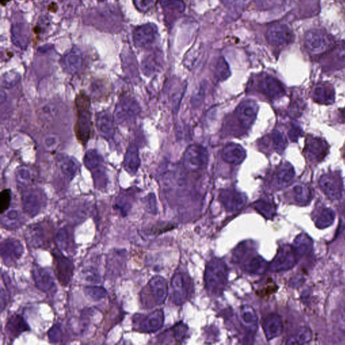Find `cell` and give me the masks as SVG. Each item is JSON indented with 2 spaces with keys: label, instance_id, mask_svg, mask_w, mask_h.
I'll return each mask as SVG.
<instances>
[{
  "label": "cell",
  "instance_id": "b9f144b4",
  "mask_svg": "<svg viewBox=\"0 0 345 345\" xmlns=\"http://www.w3.org/2000/svg\"><path fill=\"white\" fill-rule=\"evenodd\" d=\"M7 305V296L3 288L1 290V312L3 311Z\"/></svg>",
  "mask_w": 345,
  "mask_h": 345
},
{
  "label": "cell",
  "instance_id": "d6a6232c",
  "mask_svg": "<svg viewBox=\"0 0 345 345\" xmlns=\"http://www.w3.org/2000/svg\"><path fill=\"white\" fill-rule=\"evenodd\" d=\"M272 140L276 151L279 154L282 153L287 146V141L285 136L279 131L275 130L272 132Z\"/></svg>",
  "mask_w": 345,
  "mask_h": 345
},
{
  "label": "cell",
  "instance_id": "8d00e7d4",
  "mask_svg": "<svg viewBox=\"0 0 345 345\" xmlns=\"http://www.w3.org/2000/svg\"><path fill=\"white\" fill-rule=\"evenodd\" d=\"M157 0H134L136 8L141 12H146L155 5Z\"/></svg>",
  "mask_w": 345,
  "mask_h": 345
},
{
  "label": "cell",
  "instance_id": "836d02e7",
  "mask_svg": "<svg viewBox=\"0 0 345 345\" xmlns=\"http://www.w3.org/2000/svg\"><path fill=\"white\" fill-rule=\"evenodd\" d=\"M264 263L259 257H254L245 266L246 271L252 274L262 273L264 269Z\"/></svg>",
  "mask_w": 345,
  "mask_h": 345
},
{
  "label": "cell",
  "instance_id": "7c38bea8",
  "mask_svg": "<svg viewBox=\"0 0 345 345\" xmlns=\"http://www.w3.org/2000/svg\"><path fill=\"white\" fill-rule=\"evenodd\" d=\"M157 34V27L154 24H146L137 27L133 34L134 44L139 47L149 46L155 41Z\"/></svg>",
  "mask_w": 345,
  "mask_h": 345
},
{
  "label": "cell",
  "instance_id": "484cf974",
  "mask_svg": "<svg viewBox=\"0 0 345 345\" xmlns=\"http://www.w3.org/2000/svg\"><path fill=\"white\" fill-rule=\"evenodd\" d=\"M240 321L242 324L249 327L250 330L256 331V328L257 325V316L256 315L255 312L251 308H241L240 312Z\"/></svg>",
  "mask_w": 345,
  "mask_h": 345
},
{
  "label": "cell",
  "instance_id": "9a60e30c",
  "mask_svg": "<svg viewBox=\"0 0 345 345\" xmlns=\"http://www.w3.org/2000/svg\"><path fill=\"white\" fill-rule=\"evenodd\" d=\"M147 293L152 295L154 306L162 304L168 295V285L162 277H155L150 280L146 288Z\"/></svg>",
  "mask_w": 345,
  "mask_h": 345
},
{
  "label": "cell",
  "instance_id": "1f68e13d",
  "mask_svg": "<svg viewBox=\"0 0 345 345\" xmlns=\"http://www.w3.org/2000/svg\"><path fill=\"white\" fill-rule=\"evenodd\" d=\"M64 61L65 64L68 65V67H71V68L74 69L77 68L82 62L81 53L77 50H71L68 54L65 55Z\"/></svg>",
  "mask_w": 345,
  "mask_h": 345
},
{
  "label": "cell",
  "instance_id": "52a82bcc",
  "mask_svg": "<svg viewBox=\"0 0 345 345\" xmlns=\"http://www.w3.org/2000/svg\"><path fill=\"white\" fill-rule=\"evenodd\" d=\"M53 256L55 261L56 274L58 281L63 286H68L73 277V262L70 259L64 257L59 250H54Z\"/></svg>",
  "mask_w": 345,
  "mask_h": 345
},
{
  "label": "cell",
  "instance_id": "ab89813d",
  "mask_svg": "<svg viewBox=\"0 0 345 345\" xmlns=\"http://www.w3.org/2000/svg\"><path fill=\"white\" fill-rule=\"evenodd\" d=\"M338 314H339L338 321H339V326L341 329L345 332V303L340 307Z\"/></svg>",
  "mask_w": 345,
  "mask_h": 345
},
{
  "label": "cell",
  "instance_id": "30bf717a",
  "mask_svg": "<svg viewBox=\"0 0 345 345\" xmlns=\"http://www.w3.org/2000/svg\"><path fill=\"white\" fill-rule=\"evenodd\" d=\"M172 299L176 304H183L190 297L191 283L185 275L176 274L172 279Z\"/></svg>",
  "mask_w": 345,
  "mask_h": 345
},
{
  "label": "cell",
  "instance_id": "83f0119b",
  "mask_svg": "<svg viewBox=\"0 0 345 345\" xmlns=\"http://www.w3.org/2000/svg\"><path fill=\"white\" fill-rule=\"evenodd\" d=\"M216 79L219 81H225L230 77V66L225 58L221 57L218 59L215 70Z\"/></svg>",
  "mask_w": 345,
  "mask_h": 345
},
{
  "label": "cell",
  "instance_id": "2e32d148",
  "mask_svg": "<svg viewBox=\"0 0 345 345\" xmlns=\"http://www.w3.org/2000/svg\"><path fill=\"white\" fill-rule=\"evenodd\" d=\"M220 201L229 211L240 209L246 202V197L235 190H223L220 194Z\"/></svg>",
  "mask_w": 345,
  "mask_h": 345
},
{
  "label": "cell",
  "instance_id": "6da1fadb",
  "mask_svg": "<svg viewBox=\"0 0 345 345\" xmlns=\"http://www.w3.org/2000/svg\"><path fill=\"white\" fill-rule=\"evenodd\" d=\"M76 121L74 131L76 139L83 146H86L92 132L90 100L84 91H81L75 99Z\"/></svg>",
  "mask_w": 345,
  "mask_h": 345
},
{
  "label": "cell",
  "instance_id": "8992f818",
  "mask_svg": "<svg viewBox=\"0 0 345 345\" xmlns=\"http://www.w3.org/2000/svg\"><path fill=\"white\" fill-rule=\"evenodd\" d=\"M323 67L326 71H334L345 67V42L341 41L322 56Z\"/></svg>",
  "mask_w": 345,
  "mask_h": 345
},
{
  "label": "cell",
  "instance_id": "60d3db41",
  "mask_svg": "<svg viewBox=\"0 0 345 345\" xmlns=\"http://www.w3.org/2000/svg\"><path fill=\"white\" fill-rule=\"evenodd\" d=\"M292 127H293V128L290 129L289 132L290 139L293 141H295L297 139V138H298V136L300 135L301 130H299V128H297V126H293Z\"/></svg>",
  "mask_w": 345,
  "mask_h": 345
},
{
  "label": "cell",
  "instance_id": "5b68a950",
  "mask_svg": "<svg viewBox=\"0 0 345 345\" xmlns=\"http://www.w3.org/2000/svg\"><path fill=\"white\" fill-rule=\"evenodd\" d=\"M208 159V152L204 147L193 144L189 146L185 152L183 164L187 170L195 172L206 166Z\"/></svg>",
  "mask_w": 345,
  "mask_h": 345
},
{
  "label": "cell",
  "instance_id": "7402d4cb",
  "mask_svg": "<svg viewBox=\"0 0 345 345\" xmlns=\"http://www.w3.org/2000/svg\"><path fill=\"white\" fill-rule=\"evenodd\" d=\"M12 40L14 44L25 49L29 44L28 28L23 23H16L12 27Z\"/></svg>",
  "mask_w": 345,
  "mask_h": 345
},
{
  "label": "cell",
  "instance_id": "3957f363",
  "mask_svg": "<svg viewBox=\"0 0 345 345\" xmlns=\"http://www.w3.org/2000/svg\"><path fill=\"white\" fill-rule=\"evenodd\" d=\"M305 47L311 55H322L335 44L333 38L319 29H312L307 32L304 39Z\"/></svg>",
  "mask_w": 345,
  "mask_h": 345
},
{
  "label": "cell",
  "instance_id": "8fae6325",
  "mask_svg": "<svg viewBox=\"0 0 345 345\" xmlns=\"http://www.w3.org/2000/svg\"><path fill=\"white\" fill-rule=\"evenodd\" d=\"M259 112V106L255 101L247 100L238 105L236 109V115L241 125L245 128L251 127L256 119Z\"/></svg>",
  "mask_w": 345,
  "mask_h": 345
},
{
  "label": "cell",
  "instance_id": "d6986e66",
  "mask_svg": "<svg viewBox=\"0 0 345 345\" xmlns=\"http://www.w3.org/2000/svg\"><path fill=\"white\" fill-rule=\"evenodd\" d=\"M30 330L29 325L21 316L14 314L5 325V332L10 339H15L24 332Z\"/></svg>",
  "mask_w": 345,
  "mask_h": 345
},
{
  "label": "cell",
  "instance_id": "4fadbf2b",
  "mask_svg": "<svg viewBox=\"0 0 345 345\" xmlns=\"http://www.w3.org/2000/svg\"><path fill=\"white\" fill-rule=\"evenodd\" d=\"M32 278L36 286L43 292L50 293L55 290V279L50 270L38 266H34Z\"/></svg>",
  "mask_w": 345,
  "mask_h": 345
},
{
  "label": "cell",
  "instance_id": "cb8c5ba5",
  "mask_svg": "<svg viewBox=\"0 0 345 345\" xmlns=\"http://www.w3.org/2000/svg\"><path fill=\"white\" fill-rule=\"evenodd\" d=\"M24 219L22 218L19 212L16 210H10L1 215V223L3 228L9 230H15L21 228L24 224Z\"/></svg>",
  "mask_w": 345,
  "mask_h": 345
},
{
  "label": "cell",
  "instance_id": "e575fe53",
  "mask_svg": "<svg viewBox=\"0 0 345 345\" xmlns=\"http://www.w3.org/2000/svg\"><path fill=\"white\" fill-rule=\"evenodd\" d=\"M63 332L60 325L56 324L48 332V337L51 343H59L63 341Z\"/></svg>",
  "mask_w": 345,
  "mask_h": 345
},
{
  "label": "cell",
  "instance_id": "277c9868",
  "mask_svg": "<svg viewBox=\"0 0 345 345\" xmlns=\"http://www.w3.org/2000/svg\"><path fill=\"white\" fill-rule=\"evenodd\" d=\"M25 239L30 247L35 248L48 246L51 241V232L47 223L30 225L25 230Z\"/></svg>",
  "mask_w": 345,
  "mask_h": 345
},
{
  "label": "cell",
  "instance_id": "d4e9b609",
  "mask_svg": "<svg viewBox=\"0 0 345 345\" xmlns=\"http://www.w3.org/2000/svg\"><path fill=\"white\" fill-rule=\"evenodd\" d=\"M294 175L293 168L289 164H285L279 170L276 175V182L278 186L285 187L288 186L293 180Z\"/></svg>",
  "mask_w": 345,
  "mask_h": 345
},
{
  "label": "cell",
  "instance_id": "4316f807",
  "mask_svg": "<svg viewBox=\"0 0 345 345\" xmlns=\"http://www.w3.org/2000/svg\"><path fill=\"white\" fill-rule=\"evenodd\" d=\"M341 176L336 173H328L320 178V185L328 191L337 190L341 186Z\"/></svg>",
  "mask_w": 345,
  "mask_h": 345
},
{
  "label": "cell",
  "instance_id": "9c48e42d",
  "mask_svg": "<svg viewBox=\"0 0 345 345\" xmlns=\"http://www.w3.org/2000/svg\"><path fill=\"white\" fill-rule=\"evenodd\" d=\"M24 253V248L21 241L13 238L5 239L1 243V256L3 262L7 266L16 264Z\"/></svg>",
  "mask_w": 345,
  "mask_h": 345
},
{
  "label": "cell",
  "instance_id": "603a6c76",
  "mask_svg": "<svg viewBox=\"0 0 345 345\" xmlns=\"http://www.w3.org/2000/svg\"><path fill=\"white\" fill-rule=\"evenodd\" d=\"M23 201L24 210L29 217H35L41 211L42 202L39 196L29 194L24 196Z\"/></svg>",
  "mask_w": 345,
  "mask_h": 345
},
{
  "label": "cell",
  "instance_id": "4dcf8cb0",
  "mask_svg": "<svg viewBox=\"0 0 345 345\" xmlns=\"http://www.w3.org/2000/svg\"><path fill=\"white\" fill-rule=\"evenodd\" d=\"M55 242L59 250L67 251L70 243V234L68 230L65 229L58 230L56 235Z\"/></svg>",
  "mask_w": 345,
  "mask_h": 345
},
{
  "label": "cell",
  "instance_id": "ffe728a7",
  "mask_svg": "<svg viewBox=\"0 0 345 345\" xmlns=\"http://www.w3.org/2000/svg\"><path fill=\"white\" fill-rule=\"evenodd\" d=\"M163 322V312L161 310H157L142 319L139 324V329L142 332L148 333L156 332L162 327Z\"/></svg>",
  "mask_w": 345,
  "mask_h": 345
},
{
  "label": "cell",
  "instance_id": "f546056e",
  "mask_svg": "<svg viewBox=\"0 0 345 345\" xmlns=\"http://www.w3.org/2000/svg\"><path fill=\"white\" fill-rule=\"evenodd\" d=\"M85 293L94 301L101 300L108 295L107 290L100 286H87L85 288Z\"/></svg>",
  "mask_w": 345,
  "mask_h": 345
},
{
  "label": "cell",
  "instance_id": "74e56055",
  "mask_svg": "<svg viewBox=\"0 0 345 345\" xmlns=\"http://www.w3.org/2000/svg\"><path fill=\"white\" fill-rule=\"evenodd\" d=\"M84 277L85 280L88 281V282L93 283L101 282V278H100L99 274L98 273L97 270L92 269V268H88V269L85 270Z\"/></svg>",
  "mask_w": 345,
  "mask_h": 345
},
{
  "label": "cell",
  "instance_id": "d590c367",
  "mask_svg": "<svg viewBox=\"0 0 345 345\" xmlns=\"http://www.w3.org/2000/svg\"><path fill=\"white\" fill-rule=\"evenodd\" d=\"M11 202V191L5 189L1 192L0 195V212L1 215L8 210Z\"/></svg>",
  "mask_w": 345,
  "mask_h": 345
},
{
  "label": "cell",
  "instance_id": "44dd1931",
  "mask_svg": "<svg viewBox=\"0 0 345 345\" xmlns=\"http://www.w3.org/2000/svg\"><path fill=\"white\" fill-rule=\"evenodd\" d=\"M313 97L317 103L331 104L335 99V91L330 85L318 84L314 88Z\"/></svg>",
  "mask_w": 345,
  "mask_h": 345
},
{
  "label": "cell",
  "instance_id": "ba28073f",
  "mask_svg": "<svg viewBox=\"0 0 345 345\" xmlns=\"http://www.w3.org/2000/svg\"><path fill=\"white\" fill-rule=\"evenodd\" d=\"M266 39L273 46H286L293 41V34L288 25L274 24L267 30Z\"/></svg>",
  "mask_w": 345,
  "mask_h": 345
},
{
  "label": "cell",
  "instance_id": "5bb4252c",
  "mask_svg": "<svg viewBox=\"0 0 345 345\" xmlns=\"http://www.w3.org/2000/svg\"><path fill=\"white\" fill-rule=\"evenodd\" d=\"M305 148L309 159L314 162L322 161L328 152V145L319 138L308 137Z\"/></svg>",
  "mask_w": 345,
  "mask_h": 345
},
{
  "label": "cell",
  "instance_id": "f35d334b",
  "mask_svg": "<svg viewBox=\"0 0 345 345\" xmlns=\"http://www.w3.org/2000/svg\"><path fill=\"white\" fill-rule=\"evenodd\" d=\"M176 132H177V139L181 140V141H185V140L189 139V137H190V132H186H186H188V128L183 126L181 123L177 125Z\"/></svg>",
  "mask_w": 345,
  "mask_h": 345
},
{
  "label": "cell",
  "instance_id": "e0dca14e",
  "mask_svg": "<svg viewBox=\"0 0 345 345\" xmlns=\"http://www.w3.org/2000/svg\"><path fill=\"white\" fill-rule=\"evenodd\" d=\"M259 86L261 91L270 99H277L285 94V89L280 82L272 76H267L261 80Z\"/></svg>",
  "mask_w": 345,
  "mask_h": 345
},
{
  "label": "cell",
  "instance_id": "ee69618b",
  "mask_svg": "<svg viewBox=\"0 0 345 345\" xmlns=\"http://www.w3.org/2000/svg\"><path fill=\"white\" fill-rule=\"evenodd\" d=\"M10 1V0H1V3L2 4H5L7 2H8V1Z\"/></svg>",
  "mask_w": 345,
  "mask_h": 345
},
{
  "label": "cell",
  "instance_id": "7a4b0ae2",
  "mask_svg": "<svg viewBox=\"0 0 345 345\" xmlns=\"http://www.w3.org/2000/svg\"><path fill=\"white\" fill-rule=\"evenodd\" d=\"M227 279L226 265L219 259H212L207 266L205 275V282L208 289L215 294L222 291L226 285Z\"/></svg>",
  "mask_w": 345,
  "mask_h": 345
},
{
  "label": "cell",
  "instance_id": "f1b7e54d",
  "mask_svg": "<svg viewBox=\"0 0 345 345\" xmlns=\"http://www.w3.org/2000/svg\"><path fill=\"white\" fill-rule=\"evenodd\" d=\"M161 3L165 11L172 13H182L186 9V4L183 0H161Z\"/></svg>",
  "mask_w": 345,
  "mask_h": 345
},
{
  "label": "cell",
  "instance_id": "7bdbcfd3",
  "mask_svg": "<svg viewBox=\"0 0 345 345\" xmlns=\"http://www.w3.org/2000/svg\"><path fill=\"white\" fill-rule=\"evenodd\" d=\"M342 114H343L342 117H343V120L345 121V109L344 110H343V112H342Z\"/></svg>",
  "mask_w": 345,
  "mask_h": 345
},
{
  "label": "cell",
  "instance_id": "ac0fdd59",
  "mask_svg": "<svg viewBox=\"0 0 345 345\" xmlns=\"http://www.w3.org/2000/svg\"><path fill=\"white\" fill-rule=\"evenodd\" d=\"M246 157V152L241 145L230 143L225 146L222 157L225 161L230 164L237 165L243 162Z\"/></svg>",
  "mask_w": 345,
  "mask_h": 345
}]
</instances>
